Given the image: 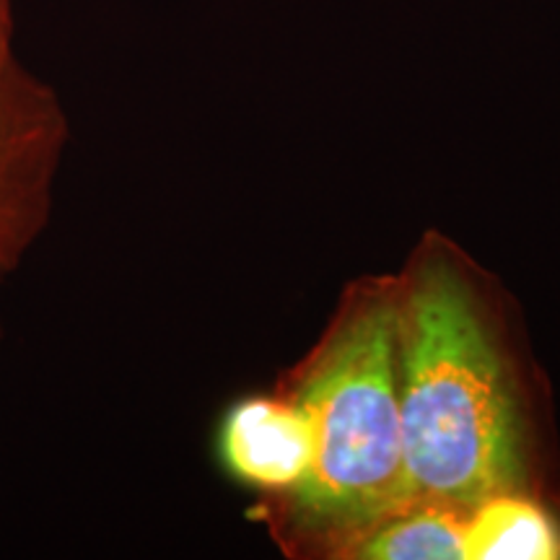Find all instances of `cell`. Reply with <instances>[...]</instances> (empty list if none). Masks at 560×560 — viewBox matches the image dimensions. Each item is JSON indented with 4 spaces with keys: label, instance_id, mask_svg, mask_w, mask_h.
Returning <instances> with one entry per match:
<instances>
[{
    "label": "cell",
    "instance_id": "obj_1",
    "mask_svg": "<svg viewBox=\"0 0 560 560\" xmlns=\"http://www.w3.org/2000/svg\"><path fill=\"white\" fill-rule=\"evenodd\" d=\"M397 374L408 506L529 490L520 389L450 257L420 260L397 289Z\"/></svg>",
    "mask_w": 560,
    "mask_h": 560
},
{
    "label": "cell",
    "instance_id": "obj_2",
    "mask_svg": "<svg viewBox=\"0 0 560 560\" xmlns=\"http://www.w3.org/2000/svg\"><path fill=\"white\" fill-rule=\"evenodd\" d=\"M296 397L312 423L314 459L293 493L306 522L348 540L408 509L397 374V293L350 301L322 340Z\"/></svg>",
    "mask_w": 560,
    "mask_h": 560
},
{
    "label": "cell",
    "instance_id": "obj_3",
    "mask_svg": "<svg viewBox=\"0 0 560 560\" xmlns=\"http://www.w3.org/2000/svg\"><path fill=\"white\" fill-rule=\"evenodd\" d=\"M70 125L58 91L0 50V272L19 270L52 215Z\"/></svg>",
    "mask_w": 560,
    "mask_h": 560
},
{
    "label": "cell",
    "instance_id": "obj_4",
    "mask_svg": "<svg viewBox=\"0 0 560 560\" xmlns=\"http://www.w3.org/2000/svg\"><path fill=\"white\" fill-rule=\"evenodd\" d=\"M215 450L242 486L293 495L312 470V423L293 395L247 397L226 410Z\"/></svg>",
    "mask_w": 560,
    "mask_h": 560
},
{
    "label": "cell",
    "instance_id": "obj_5",
    "mask_svg": "<svg viewBox=\"0 0 560 560\" xmlns=\"http://www.w3.org/2000/svg\"><path fill=\"white\" fill-rule=\"evenodd\" d=\"M465 560H560V522L532 490H499L465 509Z\"/></svg>",
    "mask_w": 560,
    "mask_h": 560
},
{
    "label": "cell",
    "instance_id": "obj_6",
    "mask_svg": "<svg viewBox=\"0 0 560 560\" xmlns=\"http://www.w3.org/2000/svg\"><path fill=\"white\" fill-rule=\"evenodd\" d=\"M465 509L416 503L342 540L335 556L359 560H465Z\"/></svg>",
    "mask_w": 560,
    "mask_h": 560
},
{
    "label": "cell",
    "instance_id": "obj_7",
    "mask_svg": "<svg viewBox=\"0 0 560 560\" xmlns=\"http://www.w3.org/2000/svg\"><path fill=\"white\" fill-rule=\"evenodd\" d=\"M13 47V5L11 0H0V50Z\"/></svg>",
    "mask_w": 560,
    "mask_h": 560
},
{
    "label": "cell",
    "instance_id": "obj_8",
    "mask_svg": "<svg viewBox=\"0 0 560 560\" xmlns=\"http://www.w3.org/2000/svg\"><path fill=\"white\" fill-rule=\"evenodd\" d=\"M5 280H9V278H5L3 272H0V289H3V283H5ZM0 340H3V317H0Z\"/></svg>",
    "mask_w": 560,
    "mask_h": 560
}]
</instances>
